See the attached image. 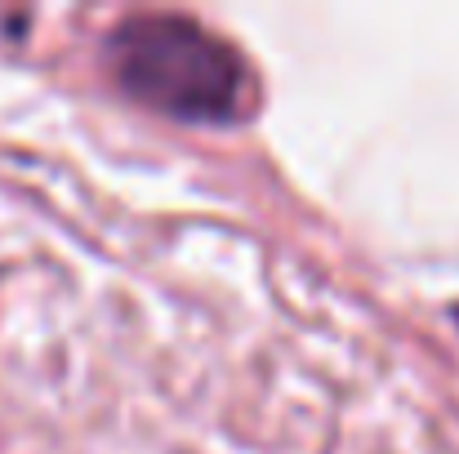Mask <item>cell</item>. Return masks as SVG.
Returning a JSON list of instances; mask_svg holds the SVG:
<instances>
[{
	"instance_id": "2",
	"label": "cell",
	"mask_w": 459,
	"mask_h": 454,
	"mask_svg": "<svg viewBox=\"0 0 459 454\" xmlns=\"http://www.w3.org/2000/svg\"><path fill=\"white\" fill-rule=\"evenodd\" d=\"M455 316H459V307H455Z\"/></svg>"
},
{
	"instance_id": "1",
	"label": "cell",
	"mask_w": 459,
	"mask_h": 454,
	"mask_svg": "<svg viewBox=\"0 0 459 454\" xmlns=\"http://www.w3.org/2000/svg\"><path fill=\"white\" fill-rule=\"evenodd\" d=\"M108 76L126 99L183 125H241L259 112L246 54L187 13H130L108 40Z\"/></svg>"
}]
</instances>
